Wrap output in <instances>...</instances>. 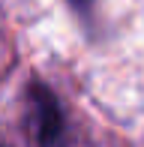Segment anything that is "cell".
<instances>
[{
  "label": "cell",
  "instance_id": "1",
  "mask_svg": "<svg viewBox=\"0 0 144 147\" xmlns=\"http://www.w3.org/2000/svg\"><path fill=\"white\" fill-rule=\"evenodd\" d=\"M27 111H30V123H33V135L39 147H63L66 138V120H63V108L57 102V96L51 93V87L33 81L27 93Z\"/></svg>",
  "mask_w": 144,
  "mask_h": 147
}]
</instances>
